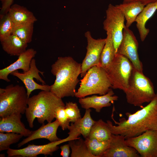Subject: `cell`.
<instances>
[{"instance_id": "6da1fadb", "label": "cell", "mask_w": 157, "mask_h": 157, "mask_svg": "<svg viewBox=\"0 0 157 157\" xmlns=\"http://www.w3.org/2000/svg\"><path fill=\"white\" fill-rule=\"evenodd\" d=\"M113 107L112 118L116 125L109 120L106 121L112 134L120 135L126 139L139 135L148 130H157V92L153 99L146 106L133 113L127 112V119L123 117L119 122L113 118Z\"/></svg>"}, {"instance_id": "7a4b0ae2", "label": "cell", "mask_w": 157, "mask_h": 157, "mask_svg": "<svg viewBox=\"0 0 157 157\" xmlns=\"http://www.w3.org/2000/svg\"><path fill=\"white\" fill-rule=\"evenodd\" d=\"M81 63L70 56L60 57L51 66V72L56 76L50 91L61 98L75 96L79 81Z\"/></svg>"}, {"instance_id": "3957f363", "label": "cell", "mask_w": 157, "mask_h": 157, "mask_svg": "<svg viewBox=\"0 0 157 157\" xmlns=\"http://www.w3.org/2000/svg\"><path fill=\"white\" fill-rule=\"evenodd\" d=\"M25 112L29 126L33 128L35 119L40 124L45 121L51 122L55 118L57 109L65 106L62 98L50 91L42 90L36 95L29 97Z\"/></svg>"}, {"instance_id": "277c9868", "label": "cell", "mask_w": 157, "mask_h": 157, "mask_svg": "<svg viewBox=\"0 0 157 157\" xmlns=\"http://www.w3.org/2000/svg\"><path fill=\"white\" fill-rule=\"evenodd\" d=\"M127 102L141 108L145 103H149L156 93L153 83L143 72L134 67L129 81L128 87L124 92Z\"/></svg>"}, {"instance_id": "5b68a950", "label": "cell", "mask_w": 157, "mask_h": 157, "mask_svg": "<svg viewBox=\"0 0 157 157\" xmlns=\"http://www.w3.org/2000/svg\"><path fill=\"white\" fill-rule=\"evenodd\" d=\"M80 80V87L75 96L81 98L91 95L106 94L112 85L106 70L100 66L89 69Z\"/></svg>"}, {"instance_id": "8992f818", "label": "cell", "mask_w": 157, "mask_h": 157, "mask_svg": "<svg viewBox=\"0 0 157 157\" xmlns=\"http://www.w3.org/2000/svg\"><path fill=\"white\" fill-rule=\"evenodd\" d=\"M25 88L10 84L0 88V117L3 118L15 113H25L28 99Z\"/></svg>"}, {"instance_id": "52a82bcc", "label": "cell", "mask_w": 157, "mask_h": 157, "mask_svg": "<svg viewBox=\"0 0 157 157\" xmlns=\"http://www.w3.org/2000/svg\"><path fill=\"white\" fill-rule=\"evenodd\" d=\"M68 129L69 132L68 137L59 140L41 145L29 144L25 147L19 149L10 148L7 150L8 156L20 157H36L39 154L45 156H52L53 153L59 149L58 145L60 144L78 138L81 135L78 129L73 124H71Z\"/></svg>"}, {"instance_id": "ba28073f", "label": "cell", "mask_w": 157, "mask_h": 157, "mask_svg": "<svg viewBox=\"0 0 157 157\" xmlns=\"http://www.w3.org/2000/svg\"><path fill=\"white\" fill-rule=\"evenodd\" d=\"M134 67L125 56L116 54L113 61L105 70L111 84V88L124 92L127 89Z\"/></svg>"}, {"instance_id": "9c48e42d", "label": "cell", "mask_w": 157, "mask_h": 157, "mask_svg": "<svg viewBox=\"0 0 157 157\" xmlns=\"http://www.w3.org/2000/svg\"><path fill=\"white\" fill-rule=\"evenodd\" d=\"M125 20L121 11L116 6L109 4L106 10L103 28L106 32H109L111 35L115 54L123 38Z\"/></svg>"}, {"instance_id": "30bf717a", "label": "cell", "mask_w": 157, "mask_h": 157, "mask_svg": "<svg viewBox=\"0 0 157 157\" xmlns=\"http://www.w3.org/2000/svg\"><path fill=\"white\" fill-rule=\"evenodd\" d=\"M128 146L142 157H157V130H148L138 136L126 139Z\"/></svg>"}, {"instance_id": "8fae6325", "label": "cell", "mask_w": 157, "mask_h": 157, "mask_svg": "<svg viewBox=\"0 0 157 157\" xmlns=\"http://www.w3.org/2000/svg\"><path fill=\"white\" fill-rule=\"evenodd\" d=\"M44 72L38 69L36 65L35 60L33 58L31 62L30 69L28 71L22 73L17 70L10 74L17 77L23 83L28 98L31 92L35 90L50 91L51 85H45V81L39 74L40 73L44 76Z\"/></svg>"}, {"instance_id": "7c38bea8", "label": "cell", "mask_w": 157, "mask_h": 157, "mask_svg": "<svg viewBox=\"0 0 157 157\" xmlns=\"http://www.w3.org/2000/svg\"><path fill=\"white\" fill-rule=\"evenodd\" d=\"M87 45L85 56L81 63V76L83 78L88 70L94 66H100L101 55L105 44L106 38H94L90 32L87 31L85 34Z\"/></svg>"}, {"instance_id": "4fadbf2b", "label": "cell", "mask_w": 157, "mask_h": 157, "mask_svg": "<svg viewBox=\"0 0 157 157\" xmlns=\"http://www.w3.org/2000/svg\"><path fill=\"white\" fill-rule=\"evenodd\" d=\"M138 42L133 32L125 25L123 38L116 54L126 57L136 69L143 72L142 64L139 59L138 53Z\"/></svg>"}, {"instance_id": "5bb4252c", "label": "cell", "mask_w": 157, "mask_h": 157, "mask_svg": "<svg viewBox=\"0 0 157 157\" xmlns=\"http://www.w3.org/2000/svg\"><path fill=\"white\" fill-rule=\"evenodd\" d=\"M125 137L122 135L112 134L109 146L102 157H139L133 148L127 145Z\"/></svg>"}, {"instance_id": "9a60e30c", "label": "cell", "mask_w": 157, "mask_h": 157, "mask_svg": "<svg viewBox=\"0 0 157 157\" xmlns=\"http://www.w3.org/2000/svg\"><path fill=\"white\" fill-rule=\"evenodd\" d=\"M36 53V51L33 48L26 49L18 56L14 63L0 70V79L9 82L10 81L8 76L13 72L19 69L22 70L23 72L28 71L30 69L31 60Z\"/></svg>"}, {"instance_id": "2e32d148", "label": "cell", "mask_w": 157, "mask_h": 157, "mask_svg": "<svg viewBox=\"0 0 157 157\" xmlns=\"http://www.w3.org/2000/svg\"><path fill=\"white\" fill-rule=\"evenodd\" d=\"M118 97L110 88L106 94L100 96L93 95L91 97L80 98L78 102L81 107L87 109L91 108L94 109L99 113L104 107L110 106L112 103L118 100Z\"/></svg>"}, {"instance_id": "e0dca14e", "label": "cell", "mask_w": 157, "mask_h": 157, "mask_svg": "<svg viewBox=\"0 0 157 157\" xmlns=\"http://www.w3.org/2000/svg\"><path fill=\"white\" fill-rule=\"evenodd\" d=\"M59 126V123L56 119L55 121L48 123L46 125L44 123L42 124V126L38 129L32 131L30 135L20 142L18 144L17 147H20L31 141L38 139H46L50 142H55L61 140L57 135V132Z\"/></svg>"}, {"instance_id": "ac0fdd59", "label": "cell", "mask_w": 157, "mask_h": 157, "mask_svg": "<svg viewBox=\"0 0 157 157\" xmlns=\"http://www.w3.org/2000/svg\"><path fill=\"white\" fill-rule=\"evenodd\" d=\"M22 114L15 113L0 118V132H11L21 134L24 137L30 135L32 131L26 129L21 122Z\"/></svg>"}, {"instance_id": "d6986e66", "label": "cell", "mask_w": 157, "mask_h": 157, "mask_svg": "<svg viewBox=\"0 0 157 157\" xmlns=\"http://www.w3.org/2000/svg\"><path fill=\"white\" fill-rule=\"evenodd\" d=\"M157 10V1L145 6L136 19V27L142 42L145 40L149 32V29L145 27L146 24Z\"/></svg>"}, {"instance_id": "ffe728a7", "label": "cell", "mask_w": 157, "mask_h": 157, "mask_svg": "<svg viewBox=\"0 0 157 157\" xmlns=\"http://www.w3.org/2000/svg\"><path fill=\"white\" fill-rule=\"evenodd\" d=\"M15 25L34 23L37 19L26 8L18 4L12 5L8 12Z\"/></svg>"}, {"instance_id": "44dd1931", "label": "cell", "mask_w": 157, "mask_h": 157, "mask_svg": "<svg viewBox=\"0 0 157 157\" xmlns=\"http://www.w3.org/2000/svg\"><path fill=\"white\" fill-rule=\"evenodd\" d=\"M115 6L123 13L126 20L125 26L128 28L135 22L137 16L145 6L138 1L122 3Z\"/></svg>"}, {"instance_id": "7402d4cb", "label": "cell", "mask_w": 157, "mask_h": 157, "mask_svg": "<svg viewBox=\"0 0 157 157\" xmlns=\"http://www.w3.org/2000/svg\"><path fill=\"white\" fill-rule=\"evenodd\" d=\"M1 43L3 50L11 56H19L26 50L28 46V44L13 34L1 41Z\"/></svg>"}, {"instance_id": "603a6c76", "label": "cell", "mask_w": 157, "mask_h": 157, "mask_svg": "<svg viewBox=\"0 0 157 157\" xmlns=\"http://www.w3.org/2000/svg\"><path fill=\"white\" fill-rule=\"evenodd\" d=\"M112 133L107 122L101 119L95 121L88 138L100 140H110Z\"/></svg>"}, {"instance_id": "cb8c5ba5", "label": "cell", "mask_w": 157, "mask_h": 157, "mask_svg": "<svg viewBox=\"0 0 157 157\" xmlns=\"http://www.w3.org/2000/svg\"><path fill=\"white\" fill-rule=\"evenodd\" d=\"M105 44L102 50L100 58V66L106 70L114 59L115 52L111 35L106 32Z\"/></svg>"}, {"instance_id": "d4e9b609", "label": "cell", "mask_w": 157, "mask_h": 157, "mask_svg": "<svg viewBox=\"0 0 157 157\" xmlns=\"http://www.w3.org/2000/svg\"><path fill=\"white\" fill-rule=\"evenodd\" d=\"M68 142L71 149V157H94L89 151L85 140L79 137Z\"/></svg>"}, {"instance_id": "484cf974", "label": "cell", "mask_w": 157, "mask_h": 157, "mask_svg": "<svg viewBox=\"0 0 157 157\" xmlns=\"http://www.w3.org/2000/svg\"><path fill=\"white\" fill-rule=\"evenodd\" d=\"M110 140H100L94 138H87L85 141L89 150L94 157H102L108 148Z\"/></svg>"}, {"instance_id": "4316f807", "label": "cell", "mask_w": 157, "mask_h": 157, "mask_svg": "<svg viewBox=\"0 0 157 157\" xmlns=\"http://www.w3.org/2000/svg\"><path fill=\"white\" fill-rule=\"evenodd\" d=\"M90 109H86L84 115L82 118L74 122L79 131L84 138L88 137L92 128L95 121L91 117Z\"/></svg>"}, {"instance_id": "83f0119b", "label": "cell", "mask_w": 157, "mask_h": 157, "mask_svg": "<svg viewBox=\"0 0 157 157\" xmlns=\"http://www.w3.org/2000/svg\"><path fill=\"white\" fill-rule=\"evenodd\" d=\"M34 23L15 25L12 34L28 44L32 40Z\"/></svg>"}, {"instance_id": "f1b7e54d", "label": "cell", "mask_w": 157, "mask_h": 157, "mask_svg": "<svg viewBox=\"0 0 157 157\" xmlns=\"http://www.w3.org/2000/svg\"><path fill=\"white\" fill-rule=\"evenodd\" d=\"M0 41H3L12 34L15 25L8 13L0 15Z\"/></svg>"}, {"instance_id": "f546056e", "label": "cell", "mask_w": 157, "mask_h": 157, "mask_svg": "<svg viewBox=\"0 0 157 157\" xmlns=\"http://www.w3.org/2000/svg\"><path fill=\"white\" fill-rule=\"evenodd\" d=\"M23 136L21 134L11 132L0 133V151L8 150L10 145L18 142Z\"/></svg>"}, {"instance_id": "4dcf8cb0", "label": "cell", "mask_w": 157, "mask_h": 157, "mask_svg": "<svg viewBox=\"0 0 157 157\" xmlns=\"http://www.w3.org/2000/svg\"><path fill=\"white\" fill-rule=\"evenodd\" d=\"M65 110L70 122L74 123L81 118L80 110L77 103L66 102Z\"/></svg>"}, {"instance_id": "1f68e13d", "label": "cell", "mask_w": 157, "mask_h": 157, "mask_svg": "<svg viewBox=\"0 0 157 157\" xmlns=\"http://www.w3.org/2000/svg\"><path fill=\"white\" fill-rule=\"evenodd\" d=\"M65 106L59 107L55 114V118L58 121L60 126L63 131L68 129L70 122L65 112Z\"/></svg>"}, {"instance_id": "d6a6232c", "label": "cell", "mask_w": 157, "mask_h": 157, "mask_svg": "<svg viewBox=\"0 0 157 157\" xmlns=\"http://www.w3.org/2000/svg\"><path fill=\"white\" fill-rule=\"evenodd\" d=\"M1 3L0 15L8 13L11 6L13 5L14 0H0Z\"/></svg>"}, {"instance_id": "836d02e7", "label": "cell", "mask_w": 157, "mask_h": 157, "mask_svg": "<svg viewBox=\"0 0 157 157\" xmlns=\"http://www.w3.org/2000/svg\"><path fill=\"white\" fill-rule=\"evenodd\" d=\"M70 147L69 144L61 146L60 148L61 150L60 155L63 157H68L70 152Z\"/></svg>"}, {"instance_id": "e575fe53", "label": "cell", "mask_w": 157, "mask_h": 157, "mask_svg": "<svg viewBox=\"0 0 157 157\" xmlns=\"http://www.w3.org/2000/svg\"><path fill=\"white\" fill-rule=\"evenodd\" d=\"M157 1V0H123L122 3L138 1L141 3L145 6L150 3L154 2Z\"/></svg>"}, {"instance_id": "d590c367", "label": "cell", "mask_w": 157, "mask_h": 157, "mask_svg": "<svg viewBox=\"0 0 157 157\" xmlns=\"http://www.w3.org/2000/svg\"><path fill=\"white\" fill-rule=\"evenodd\" d=\"M5 154H0V156L1 157H5Z\"/></svg>"}]
</instances>
